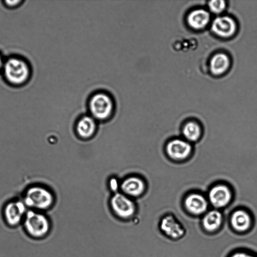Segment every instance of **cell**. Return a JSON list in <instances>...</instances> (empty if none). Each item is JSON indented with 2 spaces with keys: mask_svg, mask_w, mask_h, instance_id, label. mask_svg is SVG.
<instances>
[{
  "mask_svg": "<svg viewBox=\"0 0 257 257\" xmlns=\"http://www.w3.org/2000/svg\"><path fill=\"white\" fill-rule=\"evenodd\" d=\"M32 73V67L28 60L22 55L14 54L5 57L1 74L9 85L19 87L30 81Z\"/></svg>",
  "mask_w": 257,
  "mask_h": 257,
  "instance_id": "obj_1",
  "label": "cell"
},
{
  "mask_svg": "<svg viewBox=\"0 0 257 257\" xmlns=\"http://www.w3.org/2000/svg\"><path fill=\"white\" fill-rule=\"evenodd\" d=\"M26 234L31 238L41 240L51 229L49 217L43 212L28 209L22 224Z\"/></svg>",
  "mask_w": 257,
  "mask_h": 257,
  "instance_id": "obj_2",
  "label": "cell"
},
{
  "mask_svg": "<svg viewBox=\"0 0 257 257\" xmlns=\"http://www.w3.org/2000/svg\"><path fill=\"white\" fill-rule=\"evenodd\" d=\"M22 200L29 209L44 212L52 207L55 198L47 188L34 185L26 190Z\"/></svg>",
  "mask_w": 257,
  "mask_h": 257,
  "instance_id": "obj_3",
  "label": "cell"
},
{
  "mask_svg": "<svg viewBox=\"0 0 257 257\" xmlns=\"http://www.w3.org/2000/svg\"><path fill=\"white\" fill-rule=\"evenodd\" d=\"M114 101L112 95L104 90L93 92L88 100L90 113L94 118L104 120L109 118L114 109Z\"/></svg>",
  "mask_w": 257,
  "mask_h": 257,
  "instance_id": "obj_4",
  "label": "cell"
},
{
  "mask_svg": "<svg viewBox=\"0 0 257 257\" xmlns=\"http://www.w3.org/2000/svg\"><path fill=\"white\" fill-rule=\"evenodd\" d=\"M159 228L162 234L172 241H179L184 238L187 229L182 223L173 214H167L161 219Z\"/></svg>",
  "mask_w": 257,
  "mask_h": 257,
  "instance_id": "obj_5",
  "label": "cell"
},
{
  "mask_svg": "<svg viewBox=\"0 0 257 257\" xmlns=\"http://www.w3.org/2000/svg\"><path fill=\"white\" fill-rule=\"evenodd\" d=\"M23 200L8 202L3 209V217L6 224L10 228L22 225L28 210Z\"/></svg>",
  "mask_w": 257,
  "mask_h": 257,
  "instance_id": "obj_6",
  "label": "cell"
},
{
  "mask_svg": "<svg viewBox=\"0 0 257 257\" xmlns=\"http://www.w3.org/2000/svg\"><path fill=\"white\" fill-rule=\"evenodd\" d=\"M230 229L235 233L243 234L249 231L253 225V219L250 213L244 209L234 210L229 218Z\"/></svg>",
  "mask_w": 257,
  "mask_h": 257,
  "instance_id": "obj_7",
  "label": "cell"
},
{
  "mask_svg": "<svg viewBox=\"0 0 257 257\" xmlns=\"http://www.w3.org/2000/svg\"><path fill=\"white\" fill-rule=\"evenodd\" d=\"M110 206L114 213L122 219L132 217L136 212L134 202L121 193H115L110 199Z\"/></svg>",
  "mask_w": 257,
  "mask_h": 257,
  "instance_id": "obj_8",
  "label": "cell"
},
{
  "mask_svg": "<svg viewBox=\"0 0 257 257\" xmlns=\"http://www.w3.org/2000/svg\"><path fill=\"white\" fill-rule=\"evenodd\" d=\"M224 217L221 212L216 209L207 211L202 216L200 227L207 234L218 233L222 228Z\"/></svg>",
  "mask_w": 257,
  "mask_h": 257,
  "instance_id": "obj_9",
  "label": "cell"
},
{
  "mask_svg": "<svg viewBox=\"0 0 257 257\" xmlns=\"http://www.w3.org/2000/svg\"><path fill=\"white\" fill-rule=\"evenodd\" d=\"M208 198L210 204L219 210L229 204L232 198V193L227 186L218 184L210 189Z\"/></svg>",
  "mask_w": 257,
  "mask_h": 257,
  "instance_id": "obj_10",
  "label": "cell"
},
{
  "mask_svg": "<svg viewBox=\"0 0 257 257\" xmlns=\"http://www.w3.org/2000/svg\"><path fill=\"white\" fill-rule=\"evenodd\" d=\"M166 152L171 159L181 161L186 159L191 153L192 146L189 142L181 139H175L169 142Z\"/></svg>",
  "mask_w": 257,
  "mask_h": 257,
  "instance_id": "obj_11",
  "label": "cell"
},
{
  "mask_svg": "<svg viewBox=\"0 0 257 257\" xmlns=\"http://www.w3.org/2000/svg\"><path fill=\"white\" fill-rule=\"evenodd\" d=\"M185 209L191 215L198 217L203 216L207 211L208 202L202 195L192 193L188 195L184 202Z\"/></svg>",
  "mask_w": 257,
  "mask_h": 257,
  "instance_id": "obj_12",
  "label": "cell"
},
{
  "mask_svg": "<svg viewBox=\"0 0 257 257\" xmlns=\"http://www.w3.org/2000/svg\"><path fill=\"white\" fill-rule=\"evenodd\" d=\"M212 30L217 35L222 37L232 36L236 31V25L233 19L227 16L216 18L212 24Z\"/></svg>",
  "mask_w": 257,
  "mask_h": 257,
  "instance_id": "obj_13",
  "label": "cell"
},
{
  "mask_svg": "<svg viewBox=\"0 0 257 257\" xmlns=\"http://www.w3.org/2000/svg\"><path fill=\"white\" fill-rule=\"evenodd\" d=\"M120 188L122 192L126 195L136 197L144 193L146 185L144 181L140 177L131 176L122 182Z\"/></svg>",
  "mask_w": 257,
  "mask_h": 257,
  "instance_id": "obj_14",
  "label": "cell"
},
{
  "mask_svg": "<svg viewBox=\"0 0 257 257\" xmlns=\"http://www.w3.org/2000/svg\"><path fill=\"white\" fill-rule=\"evenodd\" d=\"M96 123L94 118L89 115H84L78 121L76 132L79 136L82 138H89L94 133Z\"/></svg>",
  "mask_w": 257,
  "mask_h": 257,
  "instance_id": "obj_15",
  "label": "cell"
},
{
  "mask_svg": "<svg viewBox=\"0 0 257 257\" xmlns=\"http://www.w3.org/2000/svg\"><path fill=\"white\" fill-rule=\"evenodd\" d=\"M210 21L209 13L203 9H198L190 13L187 18L189 26L195 29L204 28Z\"/></svg>",
  "mask_w": 257,
  "mask_h": 257,
  "instance_id": "obj_16",
  "label": "cell"
},
{
  "mask_svg": "<svg viewBox=\"0 0 257 257\" xmlns=\"http://www.w3.org/2000/svg\"><path fill=\"white\" fill-rule=\"evenodd\" d=\"M230 65L229 58L224 53H218L214 55L210 62V70L216 75L224 73Z\"/></svg>",
  "mask_w": 257,
  "mask_h": 257,
  "instance_id": "obj_17",
  "label": "cell"
},
{
  "mask_svg": "<svg viewBox=\"0 0 257 257\" xmlns=\"http://www.w3.org/2000/svg\"><path fill=\"white\" fill-rule=\"evenodd\" d=\"M201 128L195 122L189 121L183 127L182 134L185 140L189 142L197 141L201 135Z\"/></svg>",
  "mask_w": 257,
  "mask_h": 257,
  "instance_id": "obj_18",
  "label": "cell"
},
{
  "mask_svg": "<svg viewBox=\"0 0 257 257\" xmlns=\"http://www.w3.org/2000/svg\"><path fill=\"white\" fill-rule=\"evenodd\" d=\"M210 10L214 13H219L224 10L226 4L224 1L215 0L211 1L208 4Z\"/></svg>",
  "mask_w": 257,
  "mask_h": 257,
  "instance_id": "obj_19",
  "label": "cell"
},
{
  "mask_svg": "<svg viewBox=\"0 0 257 257\" xmlns=\"http://www.w3.org/2000/svg\"><path fill=\"white\" fill-rule=\"evenodd\" d=\"M227 257H257L256 255L245 249H235L228 254Z\"/></svg>",
  "mask_w": 257,
  "mask_h": 257,
  "instance_id": "obj_20",
  "label": "cell"
},
{
  "mask_svg": "<svg viewBox=\"0 0 257 257\" xmlns=\"http://www.w3.org/2000/svg\"><path fill=\"white\" fill-rule=\"evenodd\" d=\"M3 6L9 10H15L20 7L24 3V0L2 1Z\"/></svg>",
  "mask_w": 257,
  "mask_h": 257,
  "instance_id": "obj_21",
  "label": "cell"
},
{
  "mask_svg": "<svg viewBox=\"0 0 257 257\" xmlns=\"http://www.w3.org/2000/svg\"><path fill=\"white\" fill-rule=\"evenodd\" d=\"M5 57L0 51V74L1 73L5 62Z\"/></svg>",
  "mask_w": 257,
  "mask_h": 257,
  "instance_id": "obj_22",
  "label": "cell"
}]
</instances>
